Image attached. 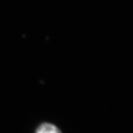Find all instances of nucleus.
Masks as SVG:
<instances>
[{"mask_svg": "<svg viewBox=\"0 0 133 133\" xmlns=\"http://www.w3.org/2000/svg\"><path fill=\"white\" fill-rule=\"evenodd\" d=\"M36 133H61L56 126L50 124H44L37 128Z\"/></svg>", "mask_w": 133, "mask_h": 133, "instance_id": "1", "label": "nucleus"}]
</instances>
